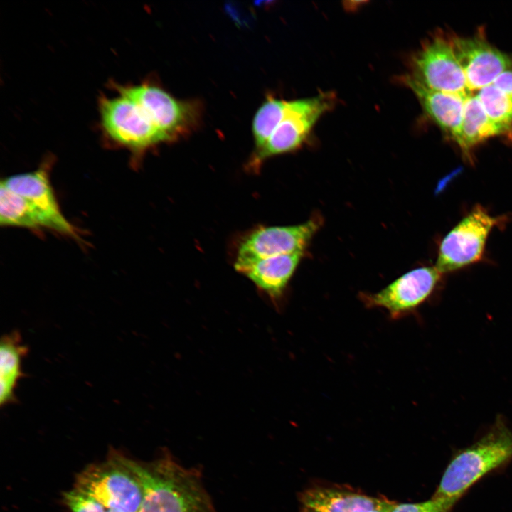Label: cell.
Listing matches in <instances>:
<instances>
[{"instance_id":"cell-1","label":"cell","mask_w":512,"mask_h":512,"mask_svg":"<svg viewBox=\"0 0 512 512\" xmlns=\"http://www.w3.org/2000/svg\"><path fill=\"white\" fill-rule=\"evenodd\" d=\"M129 462L144 486L138 512H215L199 471L183 466L170 454Z\"/></svg>"},{"instance_id":"cell-2","label":"cell","mask_w":512,"mask_h":512,"mask_svg":"<svg viewBox=\"0 0 512 512\" xmlns=\"http://www.w3.org/2000/svg\"><path fill=\"white\" fill-rule=\"evenodd\" d=\"M511 460L512 430L498 416L482 437L453 456L433 496L458 501L477 481Z\"/></svg>"},{"instance_id":"cell-3","label":"cell","mask_w":512,"mask_h":512,"mask_svg":"<svg viewBox=\"0 0 512 512\" xmlns=\"http://www.w3.org/2000/svg\"><path fill=\"white\" fill-rule=\"evenodd\" d=\"M92 497L107 510L138 512L144 498L142 481L129 458L113 452L104 462L85 468L74 487Z\"/></svg>"},{"instance_id":"cell-4","label":"cell","mask_w":512,"mask_h":512,"mask_svg":"<svg viewBox=\"0 0 512 512\" xmlns=\"http://www.w3.org/2000/svg\"><path fill=\"white\" fill-rule=\"evenodd\" d=\"M117 93L114 97L103 95L99 100L100 124L107 139L137 155L164 143L144 110L133 99Z\"/></svg>"},{"instance_id":"cell-5","label":"cell","mask_w":512,"mask_h":512,"mask_svg":"<svg viewBox=\"0 0 512 512\" xmlns=\"http://www.w3.org/2000/svg\"><path fill=\"white\" fill-rule=\"evenodd\" d=\"M112 85L117 92L133 99L144 110L165 142L187 135L198 125L201 117L198 102L178 100L159 85L149 82Z\"/></svg>"},{"instance_id":"cell-6","label":"cell","mask_w":512,"mask_h":512,"mask_svg":"<svg viewBox=\"0 0 512 512\" xmlns=\"http://www.w3.org/2000/svg\"><path fill=\"white\" fill-rule=\"evenodd\" d=\"M330 92L287 101L283 118L265 145L254 151L249 162L253 170L268 158L299 148L309 137L319 119L335 102Z\"/></svg>"},{"instance_id":"cell-7","label":"cell","mask_w":512,"mask_h":512,"mask_svg":"<svg viewBox=\"0 0 512 512\" xmlns=\"http://www.w3.org/2000/svg\"><path fill=\"white\" fill-rule=\"evenodd\" d=\"M408 75L426 87L445 93L464 95L465 74L454 53L449 36L437 34L413 56Z\"/></svg>"},{"instance_id":"cell-8","label":"cell","mask_w":512,"mask_h":512,"mask_svg":"<svg viewBox=\"0 0 512 512\" xmlns=\"http://www.w3.org/2000/svg\"><path fill=\"white\" fill-rule=\"evenodd\" d=\"M442 273L434 267L414 269L402 274L381 290L361 292L366 307L382 309L392 319H399L415 311L432 294Z\"/></svg>"},{"instance_id":"cell-9","label":"cell","mask_w":512,"mask_h":512,"mask_svg":"<svg viewBox=\"0 0 512 512\" xmlns=\"http://www.w3.org/2000/svg\"><path fill=\"white\" fill-rule=\"evenodd\" d=\"M496 223V218L476 207L442 241L435 265L437 270L447 273L479 261Z\"/></svg>"},{"instance_id":"cell-10","label":"cell","mask_w":512,"mask_h":512,"mask_svg":"<svg viewBox=\"0 0 512 512\" xmlns=\"http://www.w3.org/2000/svg\"><path fill=\"white\" fill-rule=\"evenodd\" d=\"M319 217L294 225L260 227L240 241L234 267L268 257L304 252L319 228Z\"/></svg>"},{"instance_id":"cell-11","label":"cell","mask_w":512,"mask_h":512,"mask_svg":"<svg viewBox=\"0 0 512 512\" xmlns=\"http://www.w3.org/2000/svg\"><path fill=\"white\" fill-rule=\"evenodd\" d=\"M48 160L34 171L2 179L1 186L21 196L34 211L49 222L53 231L80 240L78 229L60 208L50 180Z\"/></svg>"},{"instance_id":"cell-12","label":"cell","mask_w":512,"mask_h":512,"mask_svg":"<svg viewBox=\"0 0 512 512\" xmlns=\"http://www.w3.org/2000/svg\"><path fill=\"white\" fill-rule=\"evenodd\" d=\"M457 60L470 90L491 85L503 71L512 68V57L491 46L483 33L471 37L449 36Z\"/></svg>"},{"instance_id":"cell-13","label":"cell","mask_w":512,"mask_h":512,"mask_svg":"<svg viewBox=\"0 0 512 512\" xmlns=\"http://www.w3.org/2000/svg\"><path fill=\"white\" fill-rule=\"evenodd\" d=\"M405 84L415 93L426 114L457 144L464 115L465 97L430 90L408 75Z\"/></svg>"},{"instance_id":"cell-14","label":"cell","mask_w":512,"mask_h":512,"mask_svg":"<svg viewBox=\"0 0 512 512\" xmlns=\"http://www.w3.org/2000/svg\"><path fill=\"white\" fill-rule=\"evenodd\" d=\"M383 499L341 487L317 486L300 496L301 512H370Z\"/></svg>"},{"instance_id":"cell-15","label":"cell","mask_w":512,"mask_h":512,"mask_svg":"<svg viewBox=\"0 0 512 512\" xmlns=\"http://www.w3.org/2000/svg\"><path fill=\"white\" fill-rule=\"evenodd\" d=\"M303 252L259 259L235 268L274 299L281 297L296 270Z\"/></svg>"},{"instance_id":"cell-16","label":"cell","mask_w":512,"mask_h":512,"mask_svg":"<svg viewBox=\"0 0 512 512\" xmlns=\"http://www.w3.org/2000/svg\"><path fill=\"white\" fill-rule=\"evenodd\" d=\"M28 353L20 334L12 331L2 336L0 343V404L16 401L15 390L23 376L22 361Z\"/></svg>"},{"instance_id":"cell-17","label":"cell","mask_w":512,"mask_h":512,"mask_svg":"<svg viewBox=\"0 0 512 512\" xmlns=\"http://www.w3.org/2000/svg\"><path fill=\"white\" fill-rule=\"evenodd\" d=\"M502 136L490 120L476 96H466L461 133L457 145L466 156L479 143L491 137Z\"/></svg>"},{"instance_id":"cell-18","label":"cell","mask_w":512,"mask_h":512,"mask_svg":"<svg viewBox=\"0 0 512 512\" xmlns=\"http://www.w3.org/2000/svg\"><path fill=\"white\" fill-rule=\"evenodd\" d=\"M476 97L502 136H512V98L493 82L481 88Z\"/></svg>"},{"instance_id":"cell-19","label":"cell","mask_w":512,"mask_h":512,"mask_svg":"<svg viewBox=\"0 0 512 512\" xmlns=\"http://www.w3.org/2000/svg\"><path fill=\"white\" fill-rule=\"evenodd\" d=\"M287 101L267 97L257 110L252 122L255 139V151L260 149L267 142L285 112Z\"/></svg>"},{"instance_id":"cell-20","label":"cell","mask_w":512,"mask_h":512,"mask_svg":"<svg viewBox=\"0 0 512 512\" xmlns=\"http://www.w3.org/2000/svg\"><path fill=\"white\" fill-rule=\"evenodd\" d=\"M457 501L433 496L417 503H394L390 512H451Z\"/></svg>"},{"instance_id":"cell-21","label":"cell","mask_w":512,"mask_h":512,"mask_svg":"<svg viewBox=\"0 0 512 512\" xmlns=\"http://www.w3.org/2000/svg\"><path fill=\"white\" fill-rule=\"evenodd\" d=\"M63 502L71 512H106V508L92 497L73 488L63 494Z\"/></svg>"},{"instance_id":"cell-22","label":"cell","mask_w":512,"mask_h":512,"mask_svg":"<svg viewBox=\"0 0 512 512\" xmlns=\"http://www.w3.org/2000/svg\"><path fill=\"white\" fill-rule=\"evenodd\" d=\"M493 84L512 98V68L501 73L493 82Z\"/></svg>"},{"instance_id":"cell-23","label":"cell","mask_w":512,"mask_h":512,"mask_svg":"<svg viewBox=\"0 0 512 512\" xmlns=\"http://www.w3.org/2000/svg\"><path fill=\"white\" fill-rule=\"evenodd\" d=\"M395 503L383 499L381 503L370 512H390Z\"/></svg>"},{"instance_id":"cell-24","label":"cell","mask_w":512,"mask_h":512,"mask_svg":"<svg viewBox=\"0 0 512 512\" xmlns=\"http://www.w3.org/2000/svg\"><path fill=\"white\" fill-rule=\"evenodd\" d=\"M106 512H117V511H112V510H106Z\"/></svg>"}]
</instances>
